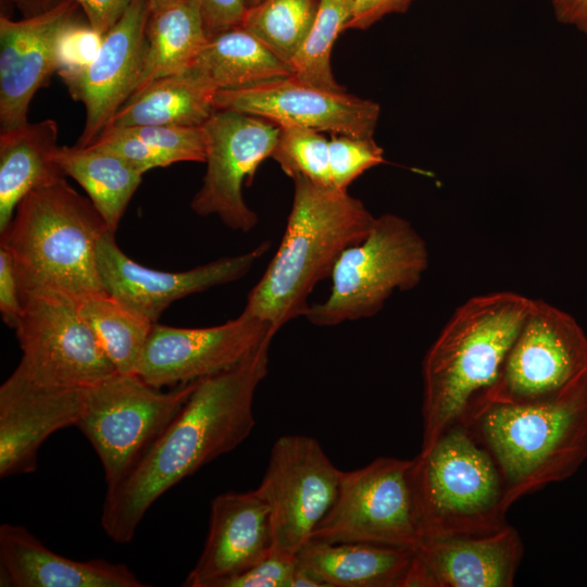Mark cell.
Instances as JSON below:
<instances>
[{
    "mask_svg": "<svg viewBox=\"0 0 587 587\" xmlns=\"http://www.w3.org/2000/svg\"><path fill=\"white\" fill-rule=\"evenodd\" d=\"M189 70L216 90L243 88L292 75L287 62L242 26L208 36Z\"/></svg>",
    "mask_w": 587,
    "mask_h": 587,
    "instance_id": "484cf974",
    "label": "cell"
},
{
    "mask_svg": "<svg viewBox=\"0 0 587 587\" xmlns=\"http://www.w3.org/2000/svg\"><path fill=\"white\" fill-rule=\"evenodd\" d=\"M23 14V17L48 11L62 0H10Z\"/></svg>",
    "mask_w": 587,
    "mask_h": 587,
    "instance_id": "ab89813d",
    "label": "cell"
},
{
    "mask_svg": "<svg viewBox=\"0 0 587 587\" xmlns=\"http://www.w3.org/2000/svg\"><path fill=\"white\" fill-rule=\"evenodd\" d=\"M90 28L102 38L124 15L133 0H76Z\"/></svg>",
    "mask_w": 587,
    "mask_h": 587,
    "instance_id": "8d00e7d4",
    "label": "cell"
},
{
    "mask_svg": "<svg viewBox=\"0 0 587 587\" xmlns=\"http://www.w3.org/2000/svg\"><path fill=\"white\" fill-rule=\"evenodd\" d=\"M77 307L116 372L136 374L154 323L108 292L77 299Z\"/></svg>",
    "mask_w": 587,
    "mask_h": 587,
    "instance_id": "f1b7e54d",
    "label": "cell"
},
{
    "mask_svg": "<svg viewBox=\"0 0 587 587\" xmlns=\"http://www.w3.org/2000/svg\"><path fill=\"white\" fill-rule=\"evenodd\" d=\"M411 482L422 539L486 535L508 525L500 472L464 424L413 459Z\"/></svg>",
    "mask_w": 587,
    "mask_h": 587,
    "instance_id": "8992f818",
    "label": "cell"
},
{
    "mask_svg": "<svg viewBox=\"0 0 587 587\" xmlns=\"http://www.w3.org/2000/svg\"><path fill=\"white\" fill-rule=\"evenodd\" d=\"M215 110H234L270 120L354 137H373L380 107L345 91L304 84L292 76L237 89H220Z\"/></svg>",
    "mask_w": 587,
    "mask_h": 587,
    "instance_id": "e0dca14e",
    "label": "cell"
},
{
    "mask_svg": "<svg viewBox=\"0 0 587 587\" xmlns=\"http://www.w3.org/2000/svg\"><path fill=\"white\" fill-rule=\"evenodd\" d=\"M352 12L353 0H319L311 28L289 61L294 78L325 90L345 91L334 78L330 55Z\"/></svg>",
    "mask_w": 587,
    "mask_h": 587,
    "instance_id": "f546056e",
    "label": "cell"
},
{
    "mask_svg": "<svg viewBox=\"0 0 587 587\" xmlns=\"http://www.w3.org/2000/svg\"><path fill=\"white\" fill-rule=\"evenodd\" d=\"M207 38L200 0H175L151 12L142 67L133 95L155 79L188 71Z\"/></svg>",
    "mask_w": 587,
    "mask_h": 587,
    "instance_id": "4316f807",
    "label": "cell"
},
{
    "mask_svg": "<svg viewBox=\"0 0 587 587\" xmlns=\"http://www.w3.org/2000/svg\"><path fill=\"white\" fill-rule=\"evenodd\" d=\"M290 587H322V585L311 574L297 565L290 580Z\"/></svg>",
    "mask_w": 587,
    "mask_h": 587,
    "instance_id": "60d3db41",
    "label": "cell"
},
{
    "mask_svg": "<svg viewBox=\"0 0 587 587\" xmlns=\"http://www.w3.org/2000/svg\"><path fill=\"white\" fill-rule=\"evenodd\" d=\"M560 23L575 26L587 35V0H551Z\"/></svg>",
    "mask_w": 587,
    "mask_h": 587,
    "instance_id": "f35d334b",
    "label": "cell"
},
{
    "mask_svg": "<svg viewBox=\"0 0 587 587\" xmlns=\"http://www.w3.org/2000/svg\"><path fill=\"white\" fill-rule=\"evenodd\" d=\"M414 0H353V12L346 29H366L384 16L403 13Z\"/></svg>",
    "mask_w": 587,
    "mask_h": 587,
    "instance_id": "74e56055",
    "label": "cell"
},
{
    "mask_svg": "<svg viewBox=\"0 0 587 587\" xmlns=\"http://www.w3.org/2000/svg\"><path fill=\"white\" fill-rule=\"evenodd\" d=\"M272 339L266 338L237 365L199 379L133 470L107 489L100 523L110 539L129 542L147 511L164 492L250 435L255 425L253 399L268 372Z\"/></svg>",
    "mask_w": 587,
    "mask_h": 587,
    "instance_id": "6da1fadb",
    "label": "cell"
},
{
    "mask_svg": "<svg viewBox=\"0 0 587 587\" xmlns=\"http://www.w3.org/2000/svg\"><path fill=\"white\" fill-rule=\"evenodd\" d=\"M413 553L408 548L310 539L296 562L322 587H400Z\"/></svg>",
    "mask_w": 587,
    "mask_h": 587,
    "instance_id": "603a6c76",
    "label": "cell"
},
{
    "mask_svg": "<svg viewBox=\"0 0 587 587\" xmlns=\"http://www.w3.org/2000/svg\"><path fill=\"white\" fill-rule=\"evenodd\" d=\"M328 153L332 184L344 190L365 171L385 161L384 151L373 137L333 134Z\"/></svg>",
    "mask_w": 587,
    "mask_h": 587,
    "instance_id": "d6a6232c",
    "label": "cell"
},
{
    "mask_svg": "<svg viewBox=\"0 0 587 587\" xmlns=\"http://www.w3.org/2000/svg\"><path fill=\"white\" fill-rule=\"evenodd\" d=\"M586 380L584 330L566 312L533 300L484 405L548 401Z\"/></svg>",
    "mask_w": 587,
    "mask_h": 587,
    "instance_id": "8fae6325",
    "label": "cell"
},
{
    "mask_svg": "<svg viewBox=\"0 0 587 587\" xmlns=\"http://www.w3.org/2000/svg\"><path fill=\"white\" fill-rule=\"evenodd\" d=\"M197 383L163 391L137 374L116 372L86 389L75 426L95 449L107 489L133 470L188 400Z\"/></svg>",
    "mask_w": 587,
    "mask_h": 587,
    "instance_id": "ba28073f",
    "label": "cell"
},
{
    "mask_svg": "<svg viewBox=\"0 0 587 587\" xmlns=\"http://www.w3.org/2000/svg\"><path fill=\"white\" fill-rule=\"evenodd\" d=\"M296 567V555L274 549L258 564L229 579L223 587H290Z\"/></svg>",
    "mask_w": 587,
    "mask_h": 587,
    "instance_id": "836d02e7",
    "label": "cell"
},
{
    "mask_svg": "<svg viewBox=\"0 0 587 587\" xmlns=\"http://www.w3.org/2000/svg\"><path fill=\"white\" fill-rule=\"evenodd\" d=\"M15 327L22 351L15 367L36 384L61 388H90L116 373L89 325L77 299L42 291L22 299Z\"/></svg>",
    "mask_w": 587,
    "mask_h": 587,
    "instance_id": "30bf717a",
    "label": "cell"
},
{
    "mask_svg": "<svg viewBox=\"0 0 587 587\" xmlns=\"http://www.w3.org/2000/svg\"><path fill=\"white\" fill-rule=\"evenodd\" d=\"M275 335L268 322L246 310L210 327L154 323L136 374L157 388L199 380L237 365Z\"/></svg>",
    "mask_w": 587,
    "mask_h": 587,
    "instance_id": "5bb4252c",
    "label": "cell"
},
{
    "mask_svg": "<svg viewBox=\"0 0 587 587\" xmlns=\"http://www.w3.org/2000/svg\"><path fill=\"white\" fill-rule=\"evenodd\" d=\"M292 180V204L283 238L243 309L268 322L276 333L305 315L313 288L330 277L341 253L363 240L375 221L347 190L304 176Z\"/></svg>",
    "mask_w": 587,
    "mask_h": 587,
    "instance_id": "3957f363",
    "label": "cell"
},
{
    "mask_svg": "<svg viewBox=\"0 0 587 587\" xmlns=\"http://www.w3.org/2000/svg\"><path fill=\"white\" fill-rule=\"evenodd\" d=\"M86 389L34 383L16 370L0 387V477L34 472L54 432L75 426Z\"/></svg>",
    "mask_w": 587,
    "mask_h": 587,
    "instance_id": "ffe728a7",
    "label": "cell"
},
{
    "mask_svg": "<svg viewBox=\"0 0 587 587\" xmlns=\"http://www.w3.org/2000/svg\"><path fill=\"white\" fill-rule=\"evenodd\" d=\"M1 587H143L123 563L76 561L47 548L24 526H0Z\"/></svg>",
    "mask_w": 587,
    "mask_h": 587,
    "instance_id": "7402d4cb",
    "label": "cell"
},
{
    "mask_svg": "<svg viewBox=\"0 0 587 587\" xmlns=\"http://www.w3.org/2000/svg\"><path fill=\"white\" fill-rule=\"evenodd\" d=\"M264 240L250 251L224 257L183 272H165L141 265L125 254L115 233L101 237L97 259L105 290L136 313L157 323L174 301L242 278L270 249Z\"/></svg>",
    "mask_w": 587,
    "mask_h": 587,
    "instance_id": "ac0fdd59",
    "label": "cell"
},
{
    "mask_svg": "<svg viewBox=\"0 0 587 587\" xmlns=\"http://www.w3.org/2000/svg\"><path fill=\"white\" fill-rule=\"evenodd\" d=\"M108 230L90 199L64 176L29 191L0 235V247L13 261L21 298L42 291L74 299L107 294L97 249Z\"/></svg>",
    "mask_w": 587,
    "mask_h": 587,
    "instance_id": "277c9868",
    "label": "cell"
},
{
    "mask_svg": "<svg viewBox=\"0 0 587 587\" xmlns=\"http://www.w3.org/2000/svg\"><path fill=\"white\" fill-rule=\"evenodd\" d=\"M341 471L310 436L284 435L273 445L255 488L270 510L274 549L296 555L332 508Z\"/></svg>",
    "mask_w": 587,
    "mask_h": 587,
    "instance_id": "7c38bea8",
    "label": "cell"
},
{
    "mask_svg": "<svg viewBox=\"0 0 587 587\" xmlns=\"http://www.w3.org/2000/svg\"><path fill=\"white\" fill-rule=\"evenodd\" d=\"M57 162L64 176L82 186L115 233L143 174L122 158L91 147L60 146Z\"/></svg>",
    "mask_w": 587,
    "mask_h": 587,
    "instance_id": "83f0119b",
    "label": "cell"
},
{
    "mask_svg": "<svg viewBox=\"0 0 587 587\" xmlns=\"http://www.w3.org/2000/svg\"><path fill=\"white\" fill-rule=\"evenodd\" d=\"M23 312L18 282L10 253L0 247V313L2 321L15 329Z\"/></svg>",
    "mask_w": 587,
    "mask_h": 587,
    "instance_id": "e575fe53",
    "label": "cell"
},
{
    "mask_svg": "<svg viewBox=\"0 0 587 587\" xmlns=\"http://www.w3.org/2000/svg\"><path fill=\"white\" fill-rule=\"evenodd\" d=\"M76 0L13 21L0 17V129L27 123L36 91L66 63L71 34L79 24Z\"/></svg>",
    "mask_w": 587,
    "mask_h": 587,
    "instance_id": "9a60e30c",
    "label": "cell"
},
{
    "mask_svg": "<svg viewBox=\"0 0 587 587\" xmlns=\"http://www.w3.org/2000/svg\"><path fill=\"white\" fill-rule=\"evenodd\" d=\"M150 13V0H133L87 62L59 71L73 99L86 110L84 129L75 146L92 143L133 95L146 52Z\"/></svg>",
    "mask_w": 587,
    "mask_h": 587,
    "instance_id": "2e32d148",
    "label": "cell"
},
{
    "mask_svg": "<svg viewBox=\"0 0 587 587\" xmlns=\"http://www.w3.org/2000/svg\"><path fill=\"white\" fill-rule=\"evenodd\" d=\"M208 36L240 26L247 12L245 0H200Z\"/></svg>",
    "mask_w": 587,
    "mask_h": 587,
    "instance_id": "d590c367",
    "label": "cell"
},
{
    "mask_svg": "<svg viewBox=\"0 0 587 587\" xmlns=\"http://www.w3.org/2000/svg\"><path fill=\"white\" fill-rule=\"evenodd\" d=\"M532 302L516 292H491L454 311L423 361L421 452L483 408Z\"/></svg>",
    "mask_w": 587,
    "mask_h": 587,
    "instance_id": "7a4b0ae2",
    "label": "cell"
},
{
    "mask_svg": "<svg viewBox=\"0 0 587 587\" xmlns=\"http://www.w3.org/2000/svg\"><path fill=\"white\" fill-rule=\"evenodd\" d=\"M466 426L495 461L509 509L587 459V380L537 403H488Z\"/></svg>",
    "mask_w": 587,
    "mask_h": 587,
    "instance_id": "5b68a950",
    "label": "cell"
},
{
    "mask_svg": "<svg viewBox=\"0 0 587 587\" xmlns=\"http://www.w3.org/2000/svg\"><path fill=\"white\" fill-rule=\"evenodd\" d=\"M175 0H150V10L155 12Z\"/></svg>",
    "mask_w": 587,
    "mask_h": 587,
    "instance_id": "b9f144b4",
    "label": "cell"
},
{
    "mask_svg": "<svg viewBox=\"0 0 587 587\" xmlns=\"http://www.w3.org/2000/svg\"><path fill=\"white\" fill-rule=\"evenodd\" d=\"M216 91L192 70L165 76L134 93L105 128L202 126L215 110Z\"/></svg>",
    "mask_w": 587,
    "mask_h": 587,
    "instance_id": "d4e9b609",
    "label": "cell"
},
{
    "mask_svg": "<svg viewBox=\"0 0 587 587\" xmlns=\"http://www.w3.org/2000/svg\"><path fill=\"white\" fill-rule=\"evenodd\" d=\"M202 128L207 168L190 207L198 215H216L230 229L249 233L259 216L245 202L242 184L271 158L279 125L239 111L214 110Z\"/></svg>",
    "mask_w": 587,
    "mask_h": 587,
    "instance_id": "4fadbf2b",
    "label": "cell"
},
{
    "mask_svg": "<svg viewBox=\"0 0 587 587\" xmlns=\"http://www.w3.org/2000/svg\"><path fill=\"white\" fill-rule=\"evenodd\" d=\"M245 1H246L247 7L250 8V7L257 5L262 0H245Z\"/></svg>",
    "mask_w": 587,
    "mask_h": 587,
    "instance_id": "7bdbcfd3",
    "label": "cell"
},
{
    "mask_svg": "<svg viewBox=\"0 0 587 587\" xmlns=\"http://www.w3.org/2000/svg\"><path fill=\"white\" fill-rule=\"evenodd\" d=\"M271 158L291 179L304 176L314 183L333 186L329 171V140L321 132L297 125H279Z\"/></svg>",
    "mask_w": 587,
    "mask_h": 587,
    "instance_id": "1f68e13d",
    "label": "cell"
},
{
    "mask_svg": "<svg viewBox=\"0 0 587 587\" xmlns=\"http://www.w3.org/2000/svg\"><path fill=\"white\" fill-rule=\"evenodd\" d=\"M523 555L517 530L422 539L400 587H511Z\"/></svg>",
    "mask_w": 587,
    "mask_h": 587,
    "instance_id": "d6986e66",
    "label": "cell"
},
{
    "mask_svg": "<svg viewBox=\"0 0 587 587\" xmlns=\"http://www.w3.org/2000/svg\"><path fill=\"white\" fill-rule=\"evenodd\" d=\"M58 135L51 118L0 133V235L29 191L64 176L57 162Z\"/></svg>",
    "mask_w": 587,
    "mask_h": 587,
    "instance_id": "cb8c5ba5",
    "label": "cell"
},
{
    "mask_svg": "<svg viewBox=\"0 0 587 587\" xmlns=\"http://www.w3.org/2000/svg\"><path fill=\"white\" fill-rule=\"evenodd\" d=\"M319 0H262L241 25L289 64L314 21Z\"/></svg>",
    "mask_w": 587,
    "mask_h": 587,
    "instance_id": "4dcf8cb0",
    "label": "cell"
},
{
    "mask_svg": "<svg viewBox=\"0 0 587 587\" xmlns=\"http://www.w3.org/2000/svg\"><path fill=\"white\" fill-rule=\"evenodd\" d=\"M412 460L380 457L341 471L337 497L310 539L414 550L422 540L411 482Z\"/></svg>",
    "mask_w": 587,
    "mask_h": 587,
    "instance_id": "9c48e42d",
    "label": "cell"
},
{
    "mask_svg": "<svg viewBox=\"0 0 587 587\" xmlns=\"http://www.w3.org/2000/svg\"><path fill=\"white\" fill-rule=\"evenodd\" d=\"M273 550L270 510L258 491L218 495L211 502L209 533L202 552L182 585L223 587Z\"/></svg>",
    "mask_w": 587,
    "mask_h": 587,
    "instance_id": "44dd1931",
    "label": "cell"
},
{
    "mask_svg": "<svg viewBox=\"0 0 587 587\" xmlns=\"http://www.w3.org/2000/svg\"><path fill=\"white\" fill-rule=\"evenodd\" d=\"M428 263L426 242L408 220L390 213L375 217L365 238L336 262L328 297L304 316L321 327L372 317L395 291L417 286Z\"/></svg>",
    "mask_w": 587,
    "mask_h": 587,
    "instance_id": "52a82bcc",
    "label": "cell"
}]
</instances>
